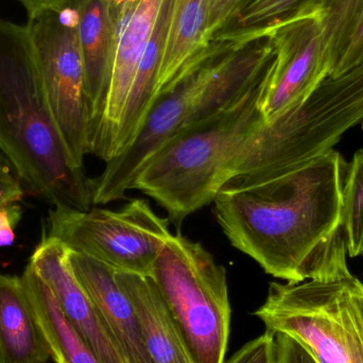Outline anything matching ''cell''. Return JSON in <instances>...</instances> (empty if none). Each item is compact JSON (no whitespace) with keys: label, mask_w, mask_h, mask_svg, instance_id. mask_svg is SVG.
Here are the masks:
<instances>
[{"label":"cell","mask_w":363,"mask_h":363,"mask_svg":"<svg viewBox=\"0 0 363 363\" xmlns=\"http://www.w3.org/2000/svg\"><path fill=\"white\" fill-rule=\"evenodd\" d=\"M241 1L242 0H208L206 23V38L208 42L237 14Z\"/></svg>","instance_id":"cell-23"},{"label":"cell","mask_w":363,"mask_h":363,"mask_svg":"<svg viewBox=\"0 0 363 363\" xmlns=\"http://www.w3.org/2000/svg\"><path fill=\"white\" fill-rule=\"evenodd\" d=\"M29 301L55 363H99L70 325L46 285L31 290Z\"/></svg>","instance_id":"cell-18"},{"label":"cell","mask_w":363,"mask_h":363,"mask_svg":"<svg viewBox=\"0 0 363 363\" xmlns=\"http://www.w3.org/2000/svg\"><path fill=\"white\" fill-rule=\"evenodd\" d=\"M21 211L16 203L0 206V247H10L15 240V228Z\"/></svg>","instance_id":"cell-27"},{"label":"cell","mask_w":363,"mask_h":363,"mask_svg":"<svg viewBox=\"0 0 363 363\" xmlns=\"http://www.w3.org/2000/svg\"><path fill=\"white\" fill-rule=\"evenodd\" d=\"M172 0H163L152 35L130 91L108 162L123 155L138 138L157 99V78L169 27Z\"/></svg>","instance_id":"cell-16"},{"label":"cell","mask_w":363,"mask_h":363,"mask_svg":"<svg viewBox=\"0 0 363 363\" xmlns=\"http://www.w3.org/2000/svg\"><path fill=\"white\" fill-rule=\"evenodd\" d=\"M21 1L25 6L26 10L29 13L31 11L40 8V6L57 4V2L63 1V0H21Z\"/></svg>","instance_id":"cell-28"},{"label":"cell","mask_w":363,"mask_h":363,"mask_svg":"<svg viewBox=\"0 0 363 363\" xmlns=\"http://www.w3.org/2000/svg\"><path fill=\"white\" fill-rule=\"evenodd\" d=\"M0 150L43 200L59 208L93 206L91 180L72 163L47 104L27 27L1 17Z\"/></svg>","instance_id":"cell-2"},{"label":"cell","mask_w":363,"mask_h":363,"mask_svg":"<svg viewBox=\"0 0 363 363\" xmlns=\"http://www.w3.org/2000/svg\"><path fill=\"white\" fill-rule=\"evenodd\" d=\"M208 0H172L169 27L157 78V98L174 89L220 51L211 49L206 38ZM157 100V99H155Z\"/></svg>","instance_id":"cell-14"},{"label":"cell","mask_w":363,"mask_h":363,"mask_svg":"<svg viewBox=\"0 0 363 363\" xmlns=\"http://www.w3.org/2000/svg\"><path fill=\"white\" fill-rule=\"evenodd\" d=\"M70 250L57 239L45 237L29 264L52 292L70 325L99 363H130L98 317L69 264Z\"/></svg>","instance_id":"cell-11"},{"label":"cell","mask_w":363,"mask_h":363,"mask_svg":"<svg viewBox=\"0 0 363 363\" xmlns=\"http://www.w3.org/2000/svg\"><path fill=\"white\" fill-rule=\"evenodd\" d=\"M23 188L12 166L0 150V206L18 202L23 198Z\"/></svg>","instance_id":"cell-25"},{"label":"cell","mask_w":363,"mask_h":363,"mask_svg":"<svg viewBox=\"0 0 363 363\" xmlns=\"http://www.w3.org/2000/svg\"><path fill=\"white\" fill-rule=\"evenodd\" d=\"M0 363H6L4 362V359H2L1 354H0Z\"/></svg>","instance_id":"cell-29"},{"label":"cell","mask_w":363,"mask_h":363,"mask_svg":"<svg viewBox=\"0 0 363 363\" xmlns=\"http://www.w3.org/2000/svg\"><path fill=\"white\" fill-rule=\"evenodd\" d=\"M77 12L79 44L85 72L89 144L95 136L110 89L114 60V15L110 0H70Z\"/></svg>","instance_id":"cell-13"},{"label":"cell","mask_w":363,"mask_h":363,"mask_svg":"<svg viewBox=\"0 0 363 363\" xmlns=\"http://www.w3.org/2000/svg\"><path fill=\"white\" fill-rule=\"evenodd\" d=\"M350 163L332 149L298 169L245 188H222L215 215L230 245L290 284L351 275L342 226Z\"/></svg>","instance_id":"cell-1"},{"label":"cell","mask_w":363,"mask_h":363,"mask_svg":"<svg viewBox=\"0 0 363 363\" xmlns=\"http://www.w3.org/2000/svg\"><path fill=\"white\" fill-rule=\"evenodd\" d=\"M114 15L115 45L110 89L101 123L89 144L93 153L108 163L113 140L143 55L152 35L163 0H110Z\"/></svg>","instance_id":"cell-10"},{"label":"cell","mask_w":363,"mask_h":363,"mask_svg":"<svg viewBox=\"0 0 363 363\" xmlns=\"http://www.w3.org/2000/svg\"><path fill=\"white\" fill-rule=\"evenodd\" d=\"M342 226L347 256L363 255V148L354 155L345 179Z\"/></svg>","instance_id":"cell-20"},{"label":"cell","mask_w":363,"mask_h":363,"mask_svg":"<svg viewBox=\"0 0 363 363\" xmlns=\"http://www.w3.org/2000/svg\"><path fill=\"white\" fill-rule=\"evenodd\" d=\"M264 74L223 110L177 132L143 166L131 189L155 199L176 225L213 202L241 149L264 123L258 106Z\"/></svg>","instance_id":"cell-3"},{"label":"cell","mask_w":363,"mask_h":363,"mask_svg":"<svg viewBox=\"0 0 363 363\" xmlns=\"http://www.w3.org/2000/svg\"><path fill=\"white\" fill-rule=\"evenodd\" d=\"M72 272L96 313L130 363H155L145 345L135 309L115 279V269L83 254L69 252Z\"/></svg>","instance_id":"cell-12"},{"label":"cell","mask_w":363,"mask_h":363,"mask_svg":"<svg viewBox=\"0 0 363 363\" xmlns=\"http://www.w3.org/2000/svg\"><path fill=\"white\" fill-rule=\"evenodd\" d=\"M224 363H279L275 333L266 330Z\"/></svg>","instance_id":"cell-22"},{"label":"cell","mask_w":363,"mask_h":363,"mask_svg":"<svg viewBox=\"0 0 363 363\" xmlns=\"http://www.w3.org/2000/svg\"><path fill=\"white\" fill-rule=\"evenodd\" d=\"M279 363H319L298 341L283 333H275Z\"/></svg>","instance_id":"cell-24"},{"label":"cell","mask_w":363,"mask_h":363,"mask_svg":"<svg viewBox=\"0 0 363 363\" xmlns=\"http://www.w3.org/2000/svg\"><path fill=\"white\" fill-rule=\"evenodd\" d=\"M49 237L70 251L95 258L116 271L150 277L169 238L170 220L160 217L149 201L135 199L119 211H77L55 207Z\"/></svg>","instance_id":"cell-8"},{"label":"cell","mask_w":363,"mask_h":363,"mask_svg":"<svg viewBox=\"0 0 363 363\" xmlns=\"http://www.w3.org/2000/svg\"><path fill=\"white\" fill-rule=\"evenodd\" d=\"M363 11V0H319L318 13L323 26L332 76L345 53Z\"/></svg>","instance_id":"cell-19"},{"label":"cell","mask_w":363,"mask_h":363,"mask_svg":"<svg viewBox=\"0 0 363 363\" xmlns=\"http://www.w3.org/2000/svg\"><path fill=\"white\" fill-rule=\"evenodd\" d=\"M151 279L194 363H224L230 332L226 271L202 243L170 235Z\"/></svg>","instance_id":"cell-6"},{"label":"cell","mask_w":363,"mask_h":363,"mask_svg":"<svg viewBox=\"0 0 363 363\" xmlns=\"http://www.w3.org/2000/svg\"><path fill=\"white\" fill-rule=\"evenodd\" d=\"M363 121V63L328 76L298 106L247 140L223 188L259 185L325 155Z\"/></svg>","instance_id":"cell-4"},{"label":"cell","mask_w":363,"mask_h":363,"mask_svg":"<svg viewBox=\"0 0 363 363\" xmlns=\"http://www.w3.org/2000/svg\"><path fill=\"white\" fill-rule=\"evenodd\" d=\"M28 15L26 27L47 104L72 163L83 168L89 153V115L76 10L63 0Z\"/></svg>","instance_id":"cell-7"},{"label":"cell","mask_w":363,"mask_h":363,"mask_svg":"<svg viewBox=\"0 0 363 363\" xmlns=\"http://www.w3.org/2000/svg\"><path fill=\"white\" fill-rule=\"evenodd\" d=\"M262 38H267L273 48L258 104L267 123L304 101L330 76V67L319 13L296 15L222 40L245 48L247 43Z\"/></svg>","instance_id":"cell-9"},{"label":"cell","mask_w":363,"mask_h":363,"mask_svg":"<svg viewBox=\"0 0 363 363\" xmlns=\"http://www.w3.org/2000/svg\"><path fill=\"white\" fill-rule=\"evenodd\" d=\"M115 279L133 304L152 362L194 363L153 279L146 275L116 270Z\"/></svg>","instance_id":"cell-15"},{"label":"cell","mask_w":363,"mask_h":363,"mask_svg":"<svg viewBox=\"0 0 363 363\" xmlns=\"http://www.w3.org/2000/svg\"><path fill=\"white\" fill-rule=\"evenodd\" d=\"M0 354L6 363H48V345L21 277L0 274Z\"/></svg>","instance_id":"cell-17"},{"label":"cell","mask_w":363,"mask_h":363,"mask_svg":"<svg viewBox=\"0 0 363 363\" xmlns=\"http://www.w3.org/2000/svg\"><path fill=\"white\" fill-rule=\"evenodd\" d=\"M362 63H363V11L349 45L341 57L340 61L337 64L332 76L342 74L345 70Z\"/></svg>","instance_id":"cell-26"},{"label":"cell","mask_w":363,"mask_h":363,"mask_svg":"<svg viewBox=\"0 0 363 363\" xmlns=\"http://www.w3.org/2000/svg\"><path fill=\"white\" fill-rule=\"evenodd\" d=\"M253 315L266 330L296 339L319 363H363V281L353 274L298 284L273 281Z\"/></svg>","instance_id":"cell-5"},{"label":"cell","mask_w":363,"mask_h":363,"mask_svg":"<svg viewBox=\"0 0 363 363\" xmlns=\"http://www.w3.org/2000/svg\"><path fill=\"white\" fill-rule=\"evenodd\" d=\"M319 0H249L235 16L247 30L273 25L298 14L318 13Z\"/></svg>","instance_id":"cell-21"}]
</instances>
